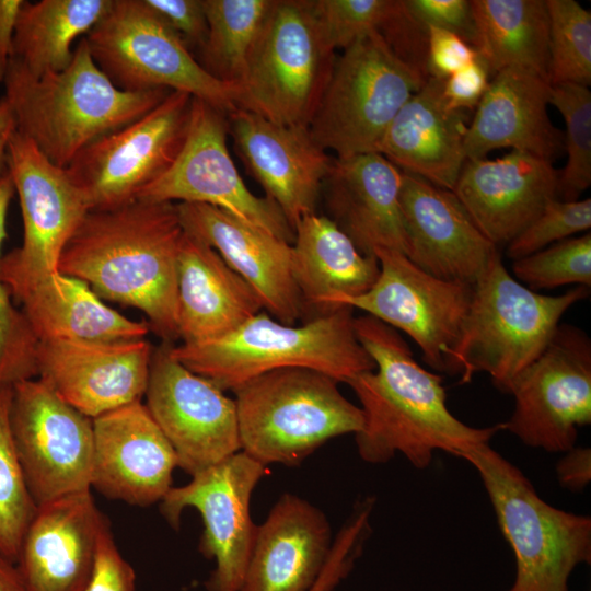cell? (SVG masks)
<instances>
[{
    "mask_svg": "<svg viewBox=\"0 0 591 591\" xmlns=\"http://www.w3.org/2000/svg\"><path fill=\"white\" fill-rule=\"evenodd\" d=\"M16 131V123L10 104L5 97L0 99V178L8 172L7 151L8 144Z\"/></svg>",
    "mask_w": 591,
    "mask_h": 591,
    "instance_id": "f5cc1de1",
    "label": "cell"
},
{
    "mask_svg": "<svg viewBox=\"0 0 591 591\" xmlns=\"http://www.w3.org/2000/svg\"><path fill=\"white\" fill-rule=\"evenodd\" d=\"M0 591H27L16 565L1 555Z\"/></svg>",
    "mask_w": 591,
    "mask_h": 591,
    "instance_id": "db71d44e",
    "label": "cell"
},
{
    "mask_svg": "<svg viewBox=\"0 0 591 591\" xmlns=\"http://www.w3.org/2000/svg\"><path fill=\"white\" fill-rule=\"evenodd\" d=\"M354 325L375 364L346 383L363 415L355 441L364 462L384 464L401 453L414 467L424 470L436 451L461 457L503 430L502 422L477 428L456 418L448 408L442 378L415 360L396 329L367 314L355 317Z\"/></svg>",
    "mask_w": 591,
    "mask_h": 591,
    "instance_id": "6da1fadb",
    "label": "cell"
},
{
    "mask_svg": "<svg viewBox=\"0 0 591 591\" xmlns=\"http://www.w3.org/2000/svg\"><path fill=\"white\" fill-rule=\"evenodd\" d=\"M491 77L487 61L478 53L474 61L443 80L442 95L448 108L467 113L475 111Z\"/></svg>",
    "mask_w": 591,
    "mask_h": 591,
    "instance_id": "681fc988",
    "label": "cell"
},
{
    "mask_svg": "<svg viewBox=\"0 0 591 591\" xmlns=\"http://www.w3.org/2000/svg\"><path fill=\"white\" fill-rule=\"evenodd\" d=\"M112 0L24 1L15 24L12 58L32 76L66 69L72 44L106 14Z\"/></svg>",
    "mask_w": 591,
    "mask_h": 591,
    "instance_id": "d6a6232c",
    "label": "cell"
},
{
    "mask_svg": "<svg viewBox=\"0 0 591 591\" xmlns=\"http://www.w3.org/2000/svg\"><path fill=\"white\" fill-rule=\"evenodd\" d=\"M409 12L427 28L432 26L460 36L475 49L477 30L471 0H404Z\"/></svg>",
    "mask_w": 591,
    "mask_h": 591,
    "instance_id": "f6af8a7d",
    "label": "cell"
},
{
    "mask_svg": "<svg viewBox=\"0 0 591 591\" xmlns=\"http://www.w3.org/2000/svg\"><path fill=\"white\" fill-rule=\"evenodd\" d=\"M399 205L406 257L433 277L473 286L498 247L456 195L403 172Z\"/></svg>",
    "mask_w": 591,
    "mask_h": 591,
    "instance_id": "44dd1931",
    "label": "cell"
},
{
    "mask_svg": "<svg viewBox=\"0 0 591 591\" xmlns=\"http://www.w3.org/2000/svg\"><path fill=\"white\" fill-rule=\"evenodd\" d=\"M338 383L320 371L283 368L236 389L241 451L264 465L296 466L331 439L358 433L362 412Z\"/></svg>",
    "mask_w": 591,
    "mask_h": 591,
    "instance_id": "8992f818",
    "label": "cell"
},
{
    "mask_svg": "<svg viewBox=\"0 0 591 591\" xmlns=\"http://www.w3.org/2000/svg\"><path fill=\"white\" fill-rule=\"evenodd\" d=\"M2 83L16 130L60 169L90 143L140 118L172 92L118 89L93 60L84 37L66 69L34 77L12 58Z\"/></svg>",
    "mask_w": 591,
    "mask_h": 591,
    "instance_id": "3957f363",
    "label": "cell"
},
{
    "mask_svg": "<svg viewBox=\"0 0 591 591\" xmlns=\"http://www.w3.org/2000/svg\"><path fill=\"white\" fill-rule=\"evenodd\" d=\"M380 273L361 296L348 305L408 335L421 350L424 361L445 373L468 312L473 286L443 280L424 271L396 250L374 252Z\"/></svg>",
    "mask_w": 591,
    "mask_h": 591,
    "instance_id": "e0dca14e",
    "label": "cell"
},
{
    "mask_svg": "<svg viewBox=\"0 0 591 591\" xmlns=\"http://www.w3.org/2000/svg\"><path fill=\"white\" fill-rule=\"evenodd\" d=\"M403 172L378 152L333 158L323 186L329 218L364 254H405L399 193Z\"/></svg>",
    "mask_w": 591,
    "mask_h": 591,
    "instance_id": "83f0119b",
    "label": "cell"
},
{
    "mask_svg": "<svg viewBox=\"0 0 591 591\" xmlns=\"http://www.w3.org/2000/svg\"><path fill=\"white\" fill-rule=\"evenodd\" d=\"M228 135L227 113L193 97L189 129L177 159L137 199L213 206L292 243L294 231L277 204L253 194L242 179Z\"/></svg>",
    "mask_w": 591,
    "mask_h": 591,
    "instance_id": "9a60e30c",
    "label": "cell"
},
{
    "mask_svg": "<svg viewBox=\"0 0 591 591\" xmlns=\"http://www.w3.org/2000/svg\"><path fill=\"white\" fill-rule=\"evenodd\" d=\"M376 32L401 62L424 79H429L428 28L409 12L404 0H391Z\"/></svg>",
    "mask_w": 591,
    "mask_h": 591,
    "instance_id": "7bdbcfd3",
    "label": "cell"
},
{
    "mask_svg": "<svg viewBox=\"0 0 591 591\" xmlns=\"http://www.w3.org/2000/svg\"><path fill=\"white\" fill-rule=\"evenodd\" d=\"M372 511L373 508L369 503L357 505L334 537L328 560L310 591H334L348 577L371 534Z\"/></svg>",
    "mask_w": 591,
    "mask_h": 591,
    "instance_id": "ee69618b",
    "label": "cell"
},
{
    "mask_svg": "<svg viewBox=\"0 0 591 591\" xmlns=\"http://www.w3.org/2000/svg\"><path fill=\"white\" fill-rule=\"evenodd\" d=\"M153 350L146 338L43 340L35 349L36 375L68 404L93 419L141 401Z\"/></svg>",
    "mask_w": 591,
    "mask_h": 591,
    "instance_id": "d6986e66",
    "label": "cell"
},
{
    "mask_svg": "<svg viewBox=\"0 0 591 591\" xmlns=\"http://www.w3.org/2000/svg\"><path fill=\"white\" fill-rule=\"evenodd\" d=\"M11 430L36 506L91 491L93 420L40 378L12 384Z\"/></svg>",
    "mask_w": 591,
    "mask_h": 591,
    "instance_id": "7c38bea8",
    "label": "cell"
},
{
    "mask_svg": "<svg viewBox=\"0 0 591 591\" xmlns=\"http://www.w3.org/2000/svg\"><path fill=\"white\" fill-rule=\"evenodd\" d=\"M12 384L0 382V555L16 563L37 506L28 490L11 430Z\"/></svg>",
    "mask_w": 591,
    "mask_h": 591,
    "instance_id": "d590c367",
    "label": "cell"
},
{
    "mask_svg": "<svg viewBox=\"0 0 591 591\" xmlns=\"http://www.w3.org/2000/svg\"><path fill=\"white\" fill-rule=\"evenodd\" d=\"M549 83L523 68L493 74L466 129V160L484 159L496 149L531 153L553 163L564 152V131L552 123Z\"/></svg>",
    "mask_w": 591,
    "mask_h": 591,
    "instance_id": "484cf974",
    "label": "cell"
},
{
    "mask_svg": "<svg viewBox=\"0 0 591 591\" xmlns=\"http://www.w3.org/2000/svg\"><path fill=\"white\" fill-rule=\"evenodd\" d=\"M478 50L460 36L437 27H428L427 71L429 78L445 80L470 65Z\"/></svg>",
    "mask_w": 591,
    "mask_h": 591,
    "instance_id": "c3c4849f",
    "label": "cell"
},
{
    "mask_svg": "<svg viewBox=\"0 0 591 591\" xmlns=\"http://www.w3.org/2000/svg\"><path fill=\"white\" fill-rule=\"evenodd\" d=\"M549 84L591 83V13L575 0H546Z\"/></svg>",
    "mask_w": 591,
    "mask_h": 591,
    "instance_id": "74e56055",
    "label": "cell"
},
{
    "mask_svg": "<svg viewBox=\"0 0 591 591\" xmlns=\"http://www.w3.org/2000/svg\"><path fill=\"white\" fill-rule=\"evenodd\" d=\"M479 475L498 526L514 554L508 591H569V578L591 561V518L543 500L522 471L489 443L461 455Z\"/></svg>",
    "mask_w": 591,
    "mask_h": 591,
    "instance_id": "52a82bcc",
    "label": "cell"
},
{
    "mask_svg": "<svg viewBox=\"0 0 591 591\" xmlns=\"http://www.w3.org/2000/svg\"><path fill=\"white\" fill-rule=\"evenodd\" d=\"M265 474L266 465L239 451L193 475L188 484L172 487L160 501L162 515L173 528H178L186 508L200 513L199 551L215 560L207 591H240L257 532L251 499Z\"/></svg>",
    "mask_w": 591,
    "mask_h": 591,
    "instance_id": "5bb4252c",
    "label": "cell"
},
{
    "mask_svg": "<svg viewBox=\"0 0 591 591\" xmlns=\"http://www.w3.org/2000/svg\"><path fill=\"white\" fill-rule=\"evenodd\" d=\"M591 228V199L549 200L541 213L507 244L512 260L528 256L551 244Z\"/></svg>",
    "mask_w": 591,
    "mask_h": 591,
    "instance_id": "60d3db41",
    "label": "cell"
},
{
    "mask_svg": "<svg viewBox=\"0 0 591 591\" xmlns=\"http://www.w3.org/2000/svg\"><path fill=\"white\" fill-rule=\"evenodd\" d=\"M564 453L556 465L558 482L568 490L581 491L591 480V450L575 445Z\"/></svg>",
    "mask_w": 591,
    "mask_h": 591,
    "instance_id": "f907efd6",
    "label": "cell"
},
{
    "mask_svg": "<svg viewBox=\"0 0 591 591\" xmlns=\"http://www.w3.org/2000/svg\"><path fill=\"white\" fill-rule=\"evenodd\" d=\"M391 0H312V9L326 44L346 49L361 36L376 31Z\"/></svg>",
    "mask_w": 591,
    "mask_h": 591,
    "instance_id": "b9f144b4",
    "label": "cell"
},
{
    "mask_svg": "<svg viewBox=\"0 0 591 591\" xmlns=\"http://www.w3.org/2000/svg\"><path fill=\"white\" fill-rule=\"evenodd\" d=\"M15 188L7 172L0 178V381L13 384L33 378L37 340L28 329L21 312L11 299L1 280V248L7 236V216Z\"/></svg>",
    "mask_w": 591,
    "mask_h": 591,
    "instance_id": "ab89813d",
    "label": "cell"
},
{
    "mask_svg": "<svg viewBox=\"0 0 591 591\" xmlns=\"http://www.w3.org/2000/svg\"><path fill=\"white\" fill-rule=\"evenodd\" d=\"M352 311L345 305L302 325H288L263 310L219 338L171 345V354L223 391L234 392L283 368L311 369L347 383L375 367L356 336Z\"/></svg>",
    "mask_w": 591,
    "mask_h": 591,
    "instance_id": "277c9868",
    "label": "cell"
},
{
    "mask_svg": "<svg viewBox=\"0 0 591 591\" xmlns=\"http://www.w3.org/2000/svg\"><path fill=\"white\" fill-rule=\"evenodd\" d=\"M23 219V241L1 259V280L10 291L42 276L58 271L60 255L91 210L83 193L65 169L49 162L18 130L7 151Z\"/></svg>",
    "mask_w": 591,
    "mask_h": 591,
    "instance_id": "2e32d148",
    "label": "cell"
},
{
    "mask_svg": "<svg viewBox=\"0 0 591 591\" xmlns=\"http://www.w3.org/2000/svg\"><path fill=\"white\" fill-rule=\"evenodd\" d=\"M136 573L119 553L108 524L102 530L82 591H135Z\"/></svg>",
    "mask_w": 591,
    "mask_h": 591,
    "instance_id": "bcb514c9",
    "label": "cell"
},
{
    "mask_svg": "<svg viewBox=\"0 0 591 591\" xmlns=\"http://www.w3.org/2000/svg\"><path fill=\"white\" fill-rule=\"evenodd\" d=\"M106 525L91 491L38 506L15 563L27 591H82Z\"/></svg>",
    "mask_w": 591,
    "mask_h": 591,
    "instance_id": "d4e9b609",
    "label": "cell"
},
{
    "mask_svg": "<svg viewBox=\"0 0 591 591\" xmlns=\"http://www.w3.org/2000/svg\"><path fill=\"white\" fill-rule=\"evenodd\" d=\"M512 273L532 291L565 285L591 286V233L571 236L512 263Z\"/></svg>",
    "mask_w": 591,
    "mask_h": 591,
    "instance_id": "f35d334b",
    "label": "cell"
},
{
    "mask_svg": "<svg viewBox=\"0 0 591 591\" xmlns=\"http://www.w3.org/2000/svg\"><path fill=\"white\" fill-rule=\"evenodd\" d=\"M144 396L177 465L190 476L241 451L235 401L175 359L169 341L153 350Z\"/></svg>",
    "mask_w": 591,
    "mask_h": 591,
    "instance_id": "ac0fdd59",
    "label": "cell"
},
{
    "mask_svg": "<svg viewBox=\"0 0 591 591\" xmlns=\"http://www.w3.org/2000/svg\"><path fill=\"white\" fill-rule=\"evenodd\" d=\"M227 119L236 154L292 229L314 213L333 158L309 127L277 124L242 108L229 112Z\"/></svg>",
    "mask_w": 591,
    "mask_h": 591,
    "instance_id": "ffe728a7",
    "label": "cell"
},
{
    "mask_svg": "<svg viewBox=\"0 0 591 591\" xmlns=\"http://www.w3.org/2000/svg\"><path fill=\"white\" fill-rule=\"evenodd\" d=\"M24 0H0V82H3L13 54V37Z\"/></svg>",
    "mask_w": 591,
    "mask_h": 591,
    "instance_id": "816d5d0a",
    "label": "cell"
},
{
    "mask_svg": "<svg viewBox=\"0 0 591 591\" xmlns=\"http://www.w3.org/2000/svg\"><path fill=\"white\" fill-rule=\"evenodd\" d=\"M187 48L199 50L207 37L208 24L202 0H143Z\"/></svg>",
    "mask_w": 591,
    "mask_h": 591,
    "instance_id": "7dc6e473",
    "label": "cell"
},
{
    "mask_svg": "<svg viewBox=\"0 0 591 591\" xmlns=\"http://www.w3.org/2000/svg\"><path fill=\"white\" fill-rule=\"evenodd\" d=\"M37 341L51 339L115 341L146 338L148 322L118 313L82 280L59 270L9 292Z\"/></svg>",
    "mask_w": 591,
    "mask_h": 591,
    "instance_id": "1f68e13d",
    "label": "cell"
},
{
    "mask_svg": "<svg viewBox=\"0 0 591 591\" xmlns=\"http://www.w3.org/2000/svg\"><path fill=\"white\" fill-rule=\"evenodd\" d=\"M333 543L325 513L306 499L285 493L257 525L240 591H310Z\"/></svg>",
    "mask_w": 591,
    "mask_h": 591,
    "instance_id": "4316f807",
    "label": "cell"
},
{
    "mask_svg": "<svg viewBox=\"0 0 591 591\" xmlns=\"http://www.w3.org/2000/svg\"><path fill=\"white\" fill-rule=\"evenodd\" d=\"M186 233L211 246L257 293L264 311L296 325L303 303L293 274V246L220 208L177 202Z\"/></svg>",
    "mask_w": 591,
    "mask_h": 591,
    "instance_id": "603a6c76",
    "label": "cell"
},
{
    "mask_svg": "<svg viewBox=\"0 0 591 591\" xmlns=\"http://www.w3.org/2000/svg\"><path fill=\"white\" fill-rule=\"evenodd\" d=\"M84 38L95 63L120 90L167 89L227 114L236 108V86L212 78L143 0H112Z\"/></svg>",
    "mask_w": 591,
    "mask_h": 591,
    "instance_id": "30bf717a",
    "label": "cell"
},
{
    "mask_svg": "<svg viewBox=\"0 0 591 591\" xmlns=\"http://www.w3.org/2000/svg\"><path fill=\"white\" fill-rule=\"evenodd\" d=\"M427 81L401 62L372 31L336 57L308 126L310 134L337 158L378 152L393 118Z\"/></svg>",
    "mask_w": 591,
    "mask_h": 591,
    "instance_id": "9c48e42d",
    "label": "cell"
},
{
    "mask_svg": "<svg viewBox=\"0 0 591 591\" xmlns=\"http://www.w3.org/2000/svg\"><path fill=\"white\" fill-rule=\"evenodd\" d=\"M335 60L312 0H273L236 86V108L308 127Z\"/></svg>",
    "mask_w": 591,
    "mask_h": 591,
    "instance_id": "ba28073f",
    "label": "cell"
},
{
    "mask_svg": "<svg viewBox=\"0 0 591 591\" xmlns=\"http://www.w3.org/2000/svg\"><path fill=\"white\" fill-rule=\"evenodd\" d=\"M193 96L172 91L154 108L96 139L65 169L91 210L137 199L177 159L188 134Z\"/></svg>",
    "mask_w": 591,
    "mask_h": 591,
    "instance_id": "8fae6325",
    "label": "cell"
},
{
    "mask_svg": "<svg viewBox=\"0 0 591 591\" xmlns=\"http://www.w3.org/2000/svg\"><path fill=\"white\" fill-rule=\"evenodd\" d=\"M549 104L563 115L567 161L558 171L557 198L577 200L591 184V92L576 83L549 84Z\"/></svg>",
    "mask_w": 591,
    "mask_h": 591,
    "instance_id": "8d00e7d4",
    "label": "cell"
},
{
    "mask_svg": "<svg viewBox=\"0 0 591 591\" xmlns=\"http://www.w3.org/2000/svg\"><path fill=\"white\" fill-rule=\"evenodd\" d=\"M443 80L429 78L401 107L385 130L378 153L404 173L453 190L466 161L467 112L451 111Z\"/></svg>",
    "mask_w": 591,
    "mask_h": 591,
    "instance_id": "f1b7e54d",
    "label": "cell"
},
{
    "mask_svg": "<svg viewBox=\"0 0 591 591\" xmlns=\"http://www.w3.org/2000/svg\"><path fill=\"white\" fill-rule=\"evenodd\" d=\"M558 171L531 153L511 150L497 159L466 160L453 193L482 233L508 244L557 198Z\"/></svg>",
    "mask_w": 591,
    "mask_h": 591,
    "instance_id": "cb8c5ba5",
    "label": "cell"
},
{
    "mask_svg": "<svg viewBox=\"0 0 591 591\" xmlns=\"http://www.w3.org/2000/svg\"><path fill=\"white\" fill-rule=\"evenodd\" d=\"M208 32L199 65L215 79L237 86L273 0H202Z\"/></svg>",
    "mask_w": 591,
    "mask_h": 591,
    "instance_id": "e575fe53",
    "label": "cell"
},
{
    "mask_svg": "<svg viewBox=\"0 0 591 591\" xmlns=\"http://www.w3.org/2000/svg\"><path fill=\"white\" fill-rule=\"evenodd\" d=\"M184 234L174 202L136 199L90 210L67 242L58 270L102 300L138 309L170 343L178 338L176 266Z\"/></svg>",
    "mask_w": 591,
    "mask_h": 591,
    "instance_id": "7a4b0ae2",
    "label": "cell"
},
{
    "mask_svg": "<svg viewBox=\"0 0 591 591\" xmlns=\"http://www.w3.org/2000/svg\"><path fill=\"white\" fill-rule=\"evenodd\" d=\"M589 294L578 286L560 296H545L517 281L499 251L473 285L460 338L447 372L468 383L477 372L509 393L515 378L546 348L566 311Z\"/></svg>",
    "mask_w": 591,
    "mask_h": 591,
    "instance_id": "5b68a950",
    "label": "cell"
},
{
    "mask_svg": "<svg viewBox=\"0 0 591 591\" xmlns=\"http://www.w3.org/2000/svg\"><path fill=\"white\" fill-rule=\"evenodd\" d=\"M477 50L493 74L523 68L547 80L548 12L546 0H471Z\"/></svg>",
    "mask_w": 591,
    "mask_h": 591,
    "instance_id": "836d02e7",
    "label": "cell"
},
{
    "mask_svg": "<svg viewBox=\"0 0 591 591\" xmlns=\"http://www.w3.org/2000/svg\"><path fill=\"white\" fill-rule=\"evenodd\" d=\"M93 420L92 487L141 507L172 488L177 457L147 406L137 401Z\"/></svg>",
    "mask_w": 591,
    "mask_h": 591,
    "instance_id": "7402d4cb",
    "label": "cell"
},
{
    "mask_svg": "<svg viewBox=\"0 0 591 591\" xmlns=\"http://www.w3.org/2000/svg\"><path fill=\"white\" fill-rule=\"evenodd\" d=\"M514 407L503 430L547 452L576 445L578 429L591 422V340L573 325L559 324L543 352L513 381Z\"/></svg>",
    "mask_w": 591,
    "mask_h": 591,
    "instance_id": "4fadbf2b",
    "label": "cell"
},
{
    "mask_svg": "<svg viewBox=\"0 0 591 591\" xmlns=\"http://www.w3.org/2000/svg\"><path fill=\"white\" fill-rule=\"evenodd\" d=\"M178 338H219L264 310L254 289L207 243L185 232L176 266Z\"/></svg>",
    "mask_w": 591,
    "mask_h": 591,
    "instance_id": "f546056e",
    "label": "cell"
},
{
    "mask_svg": "<svg viewBox=\"0 0 591 591\" xmlns=\"http://www.w3.org/2000/svg\"><path fill=\"white\" fill-rule=\"evenodd\" d=\"M293 231V274L303 314L311 311L314 318L331 313L375 282L376 257L362 253L329 217L306 215Z\"/></svg>",
    "mask_w": 591,
    "mask_h": 591,
    "instance_id": "4dcf8cb0",
    "label": "cell"
}]
</instances>
